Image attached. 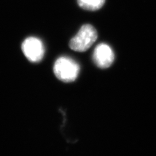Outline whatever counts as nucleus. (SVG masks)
<instances>
[{
  "instance_id": "2",
  "label": "nucleus",
  "mask_w": 156,
  "mask_h": 156,
  "mask_svg": "<svg viewBox=\"0 0 156 156\" xmlns=\"http://www.w3.org/2000/svg\"><path fill=\"white\" fill-rule=\"evenodd\" d=\"M96 29L90 24L82 26L77 34L71 39L69 46L72 50L84 52L88 50L97 39Z\"/></svg>"
},
{
  "instance_id": "1",
  "label": "nucleus",
  "mask_w": 156,
  "mask_h": 156,
  "mask_svg": "<svg viewBox=\"0 0 156 156\" xmlns=\"http://www.w3.org/2000/svg\"><path fill=\"white\" fill-rule=\"evenodd\" d=\"M80 66L73 58L62 56L56 60L53 72L56 77L64 82H71L78 78Z\"/></svg>"
},
{
  "instance_id": "4",
  "label": "nucleus",
  "mask_w": 156,
  "mask_h": 156,
  "mask_svg": "<svg viewBox=\"0 0 156 156\" xmlns=\"http://www.w3.org/2000/svg\"><path fill=\"white\" fill-rule=\"evenodd\" d=\"M93 60L97 67L102 69L107 68L110 67L114 62V52L109 45L100 44L95 48Z\"/></svg>"
},
{
  "instance_id": "3",
  "label": "nucleus",
  "mask_w": 156,
  "mask_h": 156,
  "mask_svg": "<svg viewBox=\"0 0 156 156\" xmlns=\"http://www.w3.org/2000/svg\"><path fill=\"white\" fill-rule=\"evenodd\" d=\"M23 54L32 62H41L45 55V48L40 39L31 37L25 39L22 45Z\"/></svg>"
},
{
  "instance_id": "5",
  "label": "nucleus",
  "mask_w": 156,
  "mask_h": 156,
  "mask_svg": "<svg viewBox=\"0 0 156 156\" xmlns=\"http://www.w3.org/2000/svg\"><path fill=\"white\" fill-rule=\"evenodd\" d=\"M78 5L84 10L95 11L101 9L105 0H77Z\"/></svg>"
}]
</instances>
